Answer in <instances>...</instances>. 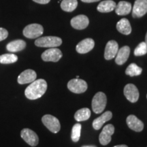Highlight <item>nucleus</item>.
I'll list each match as a JSON object with an SVG mask.
<instances>
[{
  "mask_svg": "<svg viewBox=\"0 0 147 147\" xmlns=\"http://www.w3.org/2000/svg\"><path fill=\"white\" fill-rule=\"evenodd\" d=\"M70 23L73 28L78 30H82L87 28L89 24V20L87 16L81 14L72 18Z\"/></svg>",
  "mask_w": 147,
  "mask_h": 147,
  "instance_id": "13",
  "label": "nucleus"
},
{
  "mask_svg": "<svg viewBox=\"0 0 147 147\" xmlns=\"http://www.w3.org/2000/svg\"><path fill=\"white\" fill-rule=\"evenodd\" d=\"M91 117V110L87 108H83L77 110L74 115V119L76 121H87Z\"/></svg>",
  "mask_w": 147,
  "mask_h": 147,
  "instance_id": "23",
  "label": "nucleus"
},
{
  "mask_svg": "<svg viewBox=\"0 0 147 147\" xmlns=\"http://www.w3.org/2000/svg\"><path fill=\"white\" fill-rule=\"evenodd\" d=\"M63 54L61 51L57 48H50L45 51L42 54V59L44 61L49 62H57L62 57Z\"/></svg>",
  "mask_w": 147,
  "mask_h": 147,
  "instance_id": "7",
  "label": "nucleus"
},
{
  "mask_svg": "<svg viewBox=\"0 0 147 147\" xmlns=\"http://www.w3.org/2000/svg\"><path fill=\"white\" fill-rule=\"evenodd\" d=\"M67 88L72 93L79 94V93H82L87 91L88 85L87 82L84 81V80L75 78L71 79L68 82Z\"/></svg>",
  "mask_w": 147,
  "mask_h": 147,
  "instance_id": "6",
  "label": "nucleus"
},
{
  "mask_svg": "<svg viewBox=\"0 0 147 147\" xmlns=\"http://www.w3.org/2000/svg\"><path fill=\"white\" fill-rule=\"evenodd\" d=\"M18 57L16 55L12 53L3 54L0 55V63L2 64H10L14 63L17 61Z\"/></svg>",
  "mask_w": 147,
  "mask_h": 147,
  "instance_id": "26",
  "label": "nucleus"
},
{
  "mask_svg": "<svg viewBox=\"0 0 147 147\" xmlns=\"http://www.w3.org/2000/svg\"><path fill=\"white\" fill-rule=\"evenodd\" d=\"M34 2H36L40 4H47V3L50 2L51 0H33Z\"/></svg>",
  "mask_w": 147,
  "mask_h": 147,
  "instance_id": "30",
  "label": "nucleus"
},
{
  "mask_svg": "<svg viewBox=\"0 0 147 147\" xmlns=\"http://www.w3.org/2000/svg\"><path fill=\"white\" fill-rule=\"evenodd\" d=\"M146 97H147V95H146Z\"/></svg>",
  "mask_w": 147,
  "mask_h": 147,
  "instance_id": "36",
  "label": "nucleus"
},
{
  "mask_svg": "<svg viewBox=\"0 0 147 147\" xmlns=\"http://www.w3.org/2000/svg\"><path fill=\"white\" fill-rule=\"evenodd\" d=\"M44 28L40 24L34 23L27 25L23 29V35L29 39L39 38L43 34Z\"/></svg>",
  "mask_w": 147,
  "mask_h": 147,
  "instance_id": "4",
  "label": "nucleus"
},
{
  "mask_svg": "<svg viewBox=\"0 0 147 147\" xmlns=\"http://www.w3.org/2000/svg\"><path fill=\"white\" fill-rule=\"evenodd\" d=\"M147 13V0H136L132 9V16L140 18Z\"/></svg>",
  "mask_w": 147,
  "mask_h": 147,
  "instance_id": "10",
  "label": "nucleus"
},
{
  "mask_svg": "<svg viewBox=\"0 0 147 147\" xmlns=\"http://www.w3.org/2000/svg\"><path fill=\"white\" fill-rule=\"evenodd\" d=\"M107 103L106 95L103 92H98L92 100V109L95 114H100L104 110Z\"/></svg>",
  "mask_w": 147,
  "mask_h": 147,
  "instance_id": "3",
  "label": "nucleus"
},
{
  "mask_svg": "<svg viewBox=\"0 0 147 147\" xmlns=\"http://www.w3.org/2000/svg\"><path fill=\"white\" fill-rule=\"evenodd\" d=\"M37 74L36 71L33 69H26L23 71L18 77L17 81L20 84H25L27 83H32L36 80Z\"/></svg>",
  "mask_w": 147,
  "mask_h": 147,
  "instance_id": "12",
  "label": "nucleus"
},
{
  "mask_svg": "<svg viewBox=\"0 0 147 147\" xmlns=\"http://www.w3.org/2000/svg\"><path fill=\"white\" fill-rule=\"evenodd\" d=\"M21 136L27 144L32 146H36L39 142V138L36 132L28 128H25L21 132Z\"/></svg>",
  "mask_w": 147,
  "mask_h": 147,
  "instance_id": "9",
  "label": "nucleus"
},
{
  "mask_svg": "<svg viewBox=\"0 0 147 147\" xmlns=\"http://www.w3.org/2000/svg\"><path fill=\"white\" fill-rule=\"evenodd\" d=\"M130 54V48L127 46L123 47L119 49L117 54L116 55L115 62L117 65H121L127 61Z\"/></svg>",
  "mask_w": 147,
  "mask_h": 147,
  "instance_id": "17",
  "label": "nucleus"
},
{
  "mask_svg": "<svg viewBox=\"0 0 147 147\" xmlns=\"http://www.w3.org/2000/svg\"><path fill=\"white\" fill-rule=\"evenodd\" d=\"M126 123L129 127L134 131L140 132L144 129V123L136 117L135 115H131L127 117Z\"/></svg>",
  "mask_w": 147,
  "mask_h": 147,
  "instance_id": "16",
  "label": "nucleus"
},
{
  "mask_svg": "<svg viewBox=\"0 0 147 147\" xmlns=\"http://www.w3.org/2000/svg\"><path fill=\"white\" fill-rule=\"evenodd\" d=\"M81 1L84 3H93L97 2V1H99L100 0H81Z\"/></svg>",
  "mask_w": 147,
  "mask_h": 147,
  "instance_id": "31",
  "label": "nucleus"
},
{
  "mask_svg": "<svg viewBox=\"0 0 147 147\" xmlns=\"http://www.w3.org/2000/svg\"><path fill=\"white\" fill-rule=\"evenodd\" d=\"M95 47L94 40L91 38H86L76 45V50L80 54H85L91 51Z\"/></svg>",
  "mask_w": 147,
  "mask_h": 147,
  "instance_id": "15",
  "label": "nucleus"
},
{
  "mask_svg": "<svg viewBox=\"0 0 147 147\" xmlns=\"http://www.w3.org/2000/svg\"><path fill=\"white\" fill-rule=\"evenodd\" d=\"M113 147H128L125 144H121V145H117V146H115Z\"/></svg>",
  "mask_w": 147,
  "mask_h": 147,
  "instance_id": "32",
  "label": "nucleus"
},
{
  "mask_svg": "<svg viewBox=\"0 0 147 147\" xmlns=\"http://www.w3.org/2000/svg\"><path fill=\"white\" fill-rule=\"evenodd\" d=\"M42 121L49 131L54 134L59 131L61 129V124L57 118L51 115H46L42 118Z\"/></svg>",
  "mask_w": 147,
  "mask_h": 147,
  "instance_id": "5",
  "label": "nucleus"
},
{
  "mask_svg": "<svg viewBox=\"0 0 147 147\" xmlns=\"http://www.w3.org/2000/svg\"><path fill=\"white\" fill-rule=\"evenodd\" d=\"M8 36V32L6 29L0 27V42L7 38Z\"/></svg>",
  "mask_w": 147,
  "mask_h": 147,
  "instance_id": "29",
  "label": "nucleus"
},
{
  "mask_svg": "<svg viewBox=\"0 0 147 147\" xmlns=\"http://www.w3.org/2000/svg\"><path fill=\"white\" fill-rule=\"evenodd\" d=\"M116 3L113 0H105L102 1L97 5V10L100 12L106 13L115 10L116 8Z\"/></svg>",
  "mask_w": 147,
  "mask_h": 147,
  "instance_id": "21",
  "label": "nucleus"
},
{
  "mask_svg": "<svg viewBox=\"0 0 147 147\" xmlns=\"http://www.w3.org/2000/svg\"><path fill=\"white\" fill-rule=\"evenodd\" d=\"M77 0H63L61 3V8L65 12H72L77 8Z\"/></svg>",
  "mask_w": 147,
  "mask_h": 147,
  "instance_id": "24",
  "label": "nucleus"
},
{
  "mask_svg": "<svg viewBox=\"0 0 147 147\" xmlns=\"http://www.w3.org/2000/svg\"><path fill=\"white\" fill-rule=\"evenodd\" d=\"M47 89V82L44 79L34 80L26 88L25 95L27 99L31 100H37L46 93Z\"/></svg>",
  "mask_w": 147,
  "mask_h": 147,
  "instance_id": "1",
  "label": "nucleus"
},
{
  "mask_svg": "<svg viewBox=\"0 0 147 147\" xmlns=\"http://www.w3.org/2000/svg\"><path fill=\"white\" fill-rule=\"evenodd\" d=\"M76 78H79V76H76Z\"/></svg>",
  "mask_w": 147,
  "mask_h": 147,
  "instance_id": "35",
  "label": "nucleus"
},
{
  "mask_svg": "<svg viewBox=\"0 0 147 147\" xmlns=\"http://www.w3.org/2000/svg\"><path fill=\"white\" fill-rule=\"evenodd\" d=\"M145 43H146V46H147V33H146V37H145Z\"/></svg>",
  "mask_w": 147,
  "mask_h": 147,
  "instance_id": "34",
  "label": "nucleus"
},
{
  "mask_svg": "<svg viewBox=\"0 0 147 147\" xmlns=\"http://www.w3.org/2000/svg\"><path fill=\"white\" fill-rule=\"evenodd\" d=\"M142 72V69L138 66L136 63H131L128 65L125 70V74L131 77L137 76L140 75Z\"/></svg>",
  "mask_w": 147,
  "mask_h": 147,
  "instance_id": "25",
  "label": "nucleus"
},
{
  "mask_svg": "<svg viewBox=\"0 0 147 147\" xmlns=\"http://www.w3.org/2000/svg\"><path fill=\"white\" fill-rule=\"evenodd\" d=\"M26 47V42L23 40H16L7 45L6 49L9 52L16 53L23 51Z\"/></svg>",
  "mask_w": 147,
  "mask_h": 147,
  "instance_id": "19",
  "label": "nucleus"
},
{
  "mask_svg": "<svg viewBox=\"0 0 147 147\" xmlns=\"http://www.w3.org/2000/svg\"><path fill=\"white\" fill-rule=\"evenodd\" d=\"M115 133V127L112 124H108L104 127L99 136L100 144L106 146L111 142L112 136Z\"/></svg>",
  "mask_w": 147,
  "mask_h": 147,
  "instance_id": "8",
  "label": "nucleus"
},
{
  "mask_svg": "<svg viewBox=\"0 0 147 147\" xmlns=\"http://www.w3.org/2000/svg\"><path fill=\"white\" fill-rule=\"evenodd\" d=\"M113 117V113L110 111H106L102 114L100 117H97L93 121V127L95 130H99L102 128L103 125L106 122L110 121Z\"/></svg>",
  "mask_w": 147,
  "mask_h": 147,
  "instance_id": "18",
  "label": "nucleus"
},
{
  "mask_svg": "<svg viewBox=\"0 0 147 147\" xmlns=\"http://www.w3.org/2000/svg\"><path fill=\"white\" fill-rule=\"evenodd\" d=\"M124 95L130 102L135 103L139 99V91L136 86L134 84H127L124 87Z\"/></svg>",
  "mask_w": 147,
  "mask_h": 147,
  "instance_id": "11",
  "label": "nucleus"
},
{
  "mask_svg": "<svg viewBox=\"0 0 147 147\" xmlns=\"http://www.w3.org/2000/svg\"><path fill=\"white\" fill-rule=\"evenodd\" d=\"M62 40L56 36H45L38 38L35 45L38 47L56 48L61 45Z\"/></svg>",
  "mask_w": 147,
  "mask_h": 147,
  "instance_id": "2",
  "label": "nucleus"
},
{
  "mask_svg": "<svg viewBox=\"0 0 147 147\" xmlns=\"http://www.w3.org/2000/svg\"><path fill=\"white\" fill-rule=\"evenodd\" d=\"M117 29L119 32L124 35H129L131 32V27L127 18H122L117 24Z\"/></svg>",
  "mask_w": 147,
  "mask_h": 147,
  "instance_id": "22",
  "label": "nucleus"
},
{
  "mask_svg": "<svg viewBox=\"0 0 147 147\" xmlns=\"http://www.w3.org/2000/svg\"><path fill=\"white\" fill-rule=\"evenodd\" d=\"M131 4L129 2L125 1H121L116 5L115 10L118 15L125 16L130 13V12L131 11Z\"/></svg>",
  "mask_w": 147,
  "mask_h": 147,
  "instance_id": "20",
  "label": "nucleus"
},
{
  "mask_svg": "<svg viewBox=\"0 0 147 147\" xmlns=\"http://www.w3.org/2000/svg\"><path fill=\"white\" fill-rule=\"evenodd\" d=\"M81 147H97V146H94V145H84V146H82Z\"/></svg>",
  "mask_w": 147,
  "mask_h": 147,
  "instance_id": "33",
  "label": "nucleus"
},
{
  "mask_svg": "<svg viewBox=\"0 0 147 147\" xmlns=\"http://www.w3.org/2000/svg\"><path fill=\"white\" fill-rule=\"evenodd\" d=\"M147 53V46L144 42H140L134 50L135 56H143Z\"/></svg>",
  "mask_w": 147,
  "mask_h": 147,
  "instance_id": "28",
  "label": "nucleus"
},
{
  "mask_svg": "<svg viewBox=\"0 0 147 147\" xmlns=\"http://www.w3.org/2000/svg\"><path fill=\"white\" fill-rule=\"evenodd\" d=\"M119 51L118 43L115 40H110L106 44L105 51H104V58L106 60H111L115 58Z\"/></svg>",
  "mask_w": 147,
  "mask_h": 147,
  "instance_id": "14",
  "label": "nucleus"
},
{
  "mask_svg": "<svg viewBox=\"0 0 147 147\" xmlns=\"http://www.w3.org/2000/svg\"><path fill=\"white\" fill-rule=\"evenodd\" d=\"M82 125L80 123H76L73 126L71 129V140L74 142H78L81 135Z\"/></svg>",
  "mask_w": 147,
  "mask_h": 147,
  "instance_id": "27",
  "label": "nucleus"
}]
</instances>
